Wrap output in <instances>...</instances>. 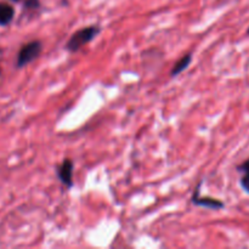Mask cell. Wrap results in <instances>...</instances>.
<instances>
[{
    "instance_id": "cell-3",
    "label": "cell",
    "mask_w": 249,
    "mask_h": 249,
    "mask_svg": "<svg viewBox=\"0 0 249 249\" xmlns=\"http://www.w3.org/2000/svg\"><path fill=\"white\" fill-rule=\"evenodd\" d=\"M73 162L70 158L63 160L62 164L57 168V175L60 178L61 182L66 186H73Z\"/></svg>"
},
{
    "instance_id": "cell-1",
    "label": "cell",
    "mask_w": 249,
    "mask_h": 249,
    "mask_svg": "<svg viewBox=\"0 0 249 249\" xmlns=\"http://www.w3.org/2000/svg\"><path fill=\"white\" fill-rule=\"evenodd\" d=\"M99 32L100 28L97 26H90L87 28L79 29L71 36L70 40L66 44V49L71 53H75L84 45H87L88 43H90L99 34Z\"/></svg>"
},
{
    "instance_id": "cell-7",
    "label": "cell",
    "mask_w": 249,
    "mask_h": 249,
    "mask_svg": "<svg viewBox=\"0 0 249 249\" xmlns=\"http://www.w3.org/2000/svg\"><path fill=\"white\" fill-rule=\"evenodd\" d=\"M241 186L243 187V190L249 194V173H246L245 177L242 178V180H241Z\"/></svg>"
},
{
    "instance_id": "cell-10",
    "label": "cell",
    "mask_w": 249,
    "mask_h": 249,
    "mask_svg": "<svg viewBox=\"0 0 249 249\" xmlns=\"http://www.w3.org/2000/svg\"><path fill=\"white\" fill-rule=\"evenodd\" d=\"M14 1H18V0H14Z\"/></svg>"
},
{
    "instance_id": "cell-5",
    "label": "cell",
    "mask_w": 249,
    "mask_h": 249,
    "mask_svg": "<svg viewBox=\"0 0 249 249\" xmlns=\"http://www.w3.org/2000/svg\"><path fill=\"white\" fill-rule=\"evenodd\" d=\"M15 16V9L9 4L0 2V26H6Z\"/></svg>"
},
{
    "instance_id": "cell-4",
    "label": "cell",
    "mask_w": 249,
    "mask_h": 249,
    "mask_svg": "<svg viewBox=\"0 0 249 249\" xmlns=\"http://www.w3.org/2000/svg\"><path fill=\"white\" fill-rule=\"evenodd\" d=\"M192 203L196 204L198 207H203V208H209V209H223L224 203L219 199L211 198V197H202L199 196L198 190H196L194 197H192Z\"/></svg>"
},
{
    "instance_id": "cell-9",
    "label": "cell",
    "mask_w": 249,
    "mask_h": 249,
    "mask_svg": "<svg viewBox=\"0 0 249 249\" xmlns=\"http://www.w3.org/2000/svg\"><path fill=\"white\" fill-rule=\"evenodd\" d=\"M240 170H242V172H245V173H249V160H246V162L241 165Z\"/></svg>"
},
{
    "instance_id": "cell-8",
    "label": "cell",
    "mask_w": 249,
    "mask_h": 249,
    "mask_svg": "<svg viewBox=\"0 0 249 249\" xmlns=\"http://www.w3.org/2000/svg\"><path fill=\"white\" fill-rule=\"evenodd\" d=\"M39 6H40L39 0H27L26 1V7H28V9H38Z\"/></svg>"
},
{
    "instance_id": "cell-2",
    "label": "cell",
    "mask_w": 249,
    "mask_h": 249,
    "mask_svg": "<svg viewBox=\"0 0 249 249\" xmlns=\"http://www.w3.org/2000/svg\"><path fill=\"white\" fill-rule=\"evenodd\" d=\"M41 49H43V45L39 40L29 41L26 45L22 46L17 56V67H24L28 63L33 62L40 55Z\"/></svg>"
},
{
    "instance_id": "cell-11",
    "label": "cell",
    "mask_w": 249,
    "mask_h": 249,
    "mask_svg": "<svg viewBox=\"0 0 249 249\" xmlns=\"http://www.w3.org/2000/svg\"><path fill=\"white\" fill-rule=\"evenodd\" d=\"M248 34H249V29H248Z\"/></svg>"
},
{
    "instance_id": "cell-6",
    "label": "cell",
    "mask_w": 249,
    "mask_h": 249,
    "mask_svg": "<svg viewBox=\"0 0 249 249\" xmlns=\"http://www.w3.org/2000/svg\"><path fill=\"white\" fill-rule=\"evenodd\" d=\"M191 61H192L191 53H187V55L182 56V57L180 58V60L174 65L172 72H170V75H172V77H177L178 74H180L182 71H185L187 67H189L190 63H191Z\"/></svg>"
}]
</instances>
